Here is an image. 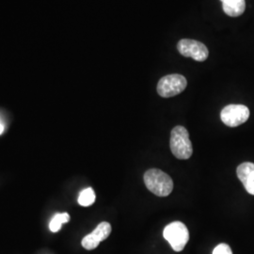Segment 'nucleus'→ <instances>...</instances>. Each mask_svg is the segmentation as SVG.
<instances>
[{"mask_svg": "<svg viewBox=\"0 0 254 254\" xmlns=\"http://www.w3.org/2000/svg\"><path fill=\"white\" fill-rule=\"evenodd\" d=\"M250 118V109L244 105H229L221 110L220 119L227 127L243 125Z\"/></svg>", "mask_w": 254, "mask_h": 254, "instance_id": "5", "label": "nucleus"}, {"mask_svg": "<svg viewBox=\"0 0 254 254\" xmlns=\"http://www.w3.org/2000/svg\"><path fill=\"white\" fill-rule=\"evenodd\" d=\"M111 233V225L109 222H102L95 230L82 239V246L84 249L91 251L97 248L102 241L106 240Z\"/></svg>", "mask_w": 254, "mask_h": 254, "instance_id": "7", "label": "nucleus"}, {"mask_svg": "<svg viewBox=\"0 0 254 254\" xmlns=\"http://www.w3.org/2000/svg\"><path fill=\"white\" fill-rule=\"evenodd\" d=\"M188 81L185 76L178 73L163 76L157 84V92L164 98H170L180 94L187 88Z\"/></svg>", "mask_w": 254, "mask_h": 254, "instance_id": "4", "label": "nucleus"}, {"mask_svg": "<svg viewBox=\"0 0 254 254\" xmlns=\"http://www.w3.org/2000/svg\"><path fill=\"white\" fill-rule=\"evenodd\" d=\"M213 254H233V253L230 246L222 243L214 249Z\"/></svg>", "mask_w": 254, "mask_h": 254, "instance_id": "12", "label": "nucleus"}, {"mask_svg": "<svg viewBox=\"0 0 254 254\" xmlns=\"http://www.w3.org/2000/svg\"><path fill=\"white\" fill-rule=\"evenodd\" d=\"M163 236L175 252H182L190 240L189 230L180 221H174L166 226L164 229Z\"/></svg>", "mask_w": 254, "mask_h": 254, "instance_id": "3", "label": "nucleus"}, {"mask_svg": "<svg viewBox=\"0 0 254 254\" xmlns=\"http://www.w3.org/2000/svg\"><path fill=\"white\" fill-rule=\"evenodd\" d=\"M171 150L173 155L178 159H189L193 153L190 134L184 127H176L171 134Z\"/></svg>", "mask_w": 254, "mask_h": 254, "instance_id": "2", "label": "nucleus"}, {"mask_svg": "<svg viewBox=\"0 0 254 254\" xmlns=\"http://www.w3.org/2000/svg\"><path fill=\"white\" fill-rule=\"evenodd\" d=\"M177 49L184 57L192 58L197 62H204L208 58L207 47L195 40L183 39L178 43Z\"/></svg>", "mask_w": 254, "mask_h": 254, "instance_id": "6", "label": "nucleus"}, {"mask_svg": "<svg viewBox=\"0 0 254 254\" xmlns=\"http://www.w3.org/2000/svg\"><path fill=\"white\" fill-rule=\"evenodd\" d=\"M237 177L245 187L246 190L251 195H254V164L245 162L238 166Z\"/></svg>", "mask_w": 254, "mask_h": 254, "instance_id": "8", "label": "nucleus"}, {"mask_svg": "<svg viewBox=\"0 0 254 254\" xmlns=\"http://www.w3.org/2000/svg\"><path fill=\"white\" fill-rule=\"evenodd\" d=\"M224 12L232 17H237L245 11V0H220Z\"/></svg>", "mask_w": 254, "mask_h": 254, "instance_id": "9", "label": "nucleus"}, {"mask_svg": "<svg viewBox=\"0 0 254 254\" xmlns=\"http://www.w3.org/2000/svg\"><path fill=\"white\" fill-rule=\"evenodd\" d=\"M143 179L147 189L158 197H167L173 191V179L160 170L151 169L147 171Z\"/></svg>", "mask_w": 254, "mask_h": 254, "instance_id": "1", "label": "nucleus"}, {"mask_svg": "<svg viewBox=\"0 0 254 254\" xmlns=\"http://www.w3.org/2000/svg\"><path fill=\"white\" fill-rule=\"evenodd\" d=\"M95 201V193L91 188L81 191L78 197V203L81 206H90Z\"/></svg>", "mask_w": 254, "mask_h": 254, "instance_id": "11", "label": "nucleus"}, {"mask_svg": "<svg viewBox=\"0 0 254 254\" xmlns=\"http://www.w3.org/2000/svg\"><path fill=\"white\" fill-rule=\"evenodd\" d=\"M70 220V216L67 213H63V214H57L54 218H52V220L50 221L49 224V229L51 232L57 233L61 230L62 225L64 223H66Z\"/></svg>", "mask_w": 254, "mask_h": 254, "instance_id": "10", "label": "nucleus"}, {"mask_svg": "<svg viewBox=\"0 0 254 254\" xmlns=\"http://www.w3.org/2000/svg\"><path fill=\"white\" fill-rule=\"evenodd\" d=\"M3 132H4V126H3V124H2L1 121H0V135H1Z\"/></svg>", "mask_w": 254, "mask_h": 254, "instance_id": "13", "label": "nucleus"}]
</instances>
